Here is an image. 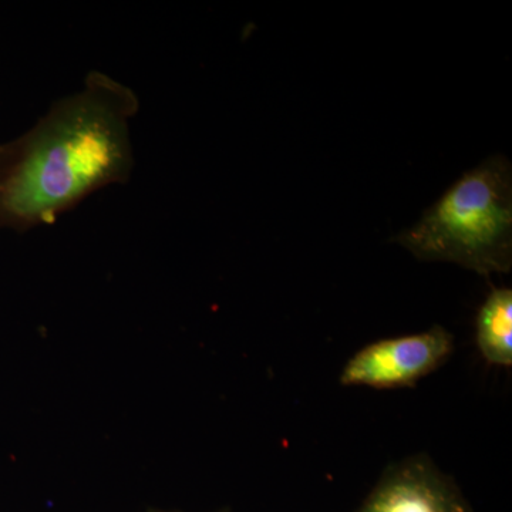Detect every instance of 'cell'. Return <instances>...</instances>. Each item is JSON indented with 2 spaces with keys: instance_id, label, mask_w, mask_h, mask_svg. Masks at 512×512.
<instances>
[{
  "instance_id": "obj_1",
  "label": "cell",
  "mask_w": 512,
  "mask_h": 512,
  "mask_svg": "<svg viewBox=\"0 0 512 512\" xmlns=\"http://www.w3.org/2000/svg\"><path fill=\"white\" fill-rule=\"evenodd\" d=\"M138 110L134 90L92 72L35 126L0 144V228L25 232L55 224L94 192L126 184Z\"/></svg>"
},
{
  "instance_id": "obj_2",
  "label": "cell",
  "mask_w": 512,
  "mask_h": 512,
  "mask_svg": "<svg viewBox=\"0 0 512 512\" xmlns=\"http://www.w3.org/2000/svg\"><path fill=\"white\" fill-rule=\"evenodd\" d=\"M420 261L451 262L478 275L508 274L512 266V168L493 156L461 175L393 238Z\"/></svg>"
},
{
  "instance_id": "obj_3",
  "label": "cell",
  "mask_w": 512,
  "mask_h": 512,
  "mask_svg": "<svg viewBox=\"0 0 512 512\" xmlns=\"http://www.w3.org/2000/svg\"><path fill=\"white\" fill-rule=\"evenodd\" d=\"M453 352L454 336L440 325L413 335L376 340L350 357L339 382L379 390L407 389L446 365Z\"/></svg>"
},
{
  "instance_id": "obj_4",
  "label": "cell",
  "mask_w": 512,
  "mask_h": 512,
  "mask_svg": "<svg viewBox=\"0 0 512 512\" xmlns=\"http://www.w3.org/2000/svg\"><path fill=\"white\" fill-rule=\"evenodd\" d=\"M356 512H473L453 477L427 454H417L384 470Z\"/></svg>"
},
{
  "instance_id": "obj_5",
  "label": "cell",
  "mask_w": 512,
  "mask_h": 512,
  "mask_svg": "<svg viewBox=\"0 0 512 512\" xmlns=\"http://www.w3.org/2000/svg\"><path fill=\"white\" fill-rule=\"evenodd\" d=\"M477 346L485 362L490 365H512V291L494 288L476 320Z\"/></svg>"
},
{
  "instance_id": "obj_6",
  "label": "cell",
  "mask_w": 512,
  "mask_h": 512,
  "mask_svg": "<svg viewBox=\"0 0 512 512\" xmlns=\"http://www.w3.org/2000/svg\"><path fill=\"white\" fill-rule=\"evenodd\" d=\"M144 512H181V511L163 510V508H148V510H146ZM215 512H229V510H227V508H225V510H218Z\"/></svg>"
}]
</instances>
